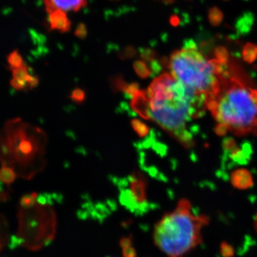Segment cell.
<instances>
[{
    "mask_svg": "<svg viewBox=\"0 0 257 257\" xmlns=\"http://www.w3.org/2000/svg\"><path fill=\"white\" fill-rule=\"evenodd\" d=\"M37 197L36 202L30 207L22 209V228L26 245L32 249H39L55 237L57 230V217L52 207L46 201Z\"/></svg>",
    "mask_w": 257,
    "mask_h": 257,
    "instance_id": "cell-6",
    "label": "cell"
},
{
    "mask_svg": "<svg viewBox=\"0 0 257 257\" xmlns=\"http://www.w3.org/2000/svg\"><path fill=\"white\" fill-rule=\"evenodd\" d=\"M12 73L13 78L10 81V84L16 90L23 92L38 86L39 79L30 74V69L26 64L20 68L13 69Z\"/></svg>",
    "mask_w": 257,
    "mask_h": 257,
    "instance_id": "cell-8",
    "label": "cell"
},
{
    "mask_svg": "<svg viewBox=\"0 0 257 257\" xmlns=\"http://www.w3.org/2000/svg\"><path fill=\"white\" fill-rule=\"evenodd\" d=\"M151 119L176 139L186 148L194 145L188 126L192 120L200 117L207 109V100L165 73L154 79L149 86Z\"/></svg>",
    "mask_w": 257,
    "mask_h": 257,
    "instance_id": "cell-1",
    "label": "cell"
},
{
    "mask_svg": "<svg viewBox=\"0 0 257 257\" xmlns=\"http://www.w3.org/2000/svg\"><path fill=\"white\" fill-rule=\"evenodd\" d=\"M253 23L251 13H246L242 18H239L236 23V29L240 34H245L249 31Z\"/></svg>",
    "mask_w": 257,
    "mask_h": 257,
    "instance_id": "cell-13",
    "label": "cell"
},
{
    "mask_svg": "<svg viewBox=\"0 0 257 257\" xmlns=\"http://www.w3.org/2000/svg\"><path fill=\"white\" fill-rule=\"evenodd\" d=\"M207 107L217 124L218 133L257 136V89L228 74Z\"/></svg>",
    "mask_w": 257,
    "mask_h": 257,
    "instance_id": "cell-2",
    "label": "cell"
},
{
    "mask_svg": "<svg viewBox=\"0 0 257 257\" xmlns=\"http://www.w3.org/2000/svg\"><path fill=\"white\" fill-rule=\"evenodd\" d=\"M209 221L207 216L194 214L190 202L182 199L155 225L154 241L167 256L182 257L202 242V229Z\"/></svg>",
    "mask_w": 257,
    "mask_h": 257,
    "instance_id": "cell-3",
    "label": "cell"
},
{
    "mask_svg": "<svg viewBox=\"0 0 257 257\" xmlns=\"http://www.w3.org/2000/svg\"><path fill=\"white\" fill-rule=\"evenodd\" d=\"M111 88L114 93L126 92L128 84L121 76H116L110 80Z\"/></svg>",
    "mask_w": 257,
    "mask_h": 257,
    "instance_id": "cell-18",
    "label": "cell"
},
{
    "mask_svg": "<svg viewBox=\"0 0 257 257\" xmlns=\"http://www.w3.org/2000/svg\"><path fill=\"white\" fill-rule=\"evenodd\" d=\"M133 67L135 72L140 78L146 79L152 74V69L150 68L144 61H136L134 63Z\"/></svg>",
    "mask_w": 257,
    "mask_h": 257,
    "instance_id": "cell-17",
    "label": "cell"
},
{
    "mask_svg": "<svg viewBox=\"0 0 257 257\" xmlns=\"http://www.w3.org/2000/svg\"><path fill=\"white\" fill-rule=\"evenodd\" d=\"M214 54H215L216 59L220 61L224 64H227L229 61V52L226 50V47L219 46L216 47L214 50Z\"/></svg>",
    "mask_w": 257,
    "mask_h": 257,
    "instance_id": "cell-20",
    "label": "cell"
},
{
    "mask_svg": "<svg viewBox=\"0 0 257 257\" xmlns=\"http://www.w3.org/2000/svg\"><path fill=\"white\" fill-rule=\"evenodd\" d=\"M4 133L9 147L12 167L20 171L22 177L28 179L33 177L37 172L35 165H41L40 162L44 155L45 134L40 128L30 126L20 119L8 121Z\"/></svg>",
    "mask_w": 257,
    "mask_h": 257,
    "instance_id": "cell-5",
    "label": "cell"
},
{
    "mask_svg": "<svg viewBox=\"0 0 257 257\" xmlns=\"http://www.w3.org/2000/svg\"><path fill=\"white\" fill-rule=\"evenodd\" d=\"M243 60L248 63H252L257 58V46L254 44L246 43L243 49Z\"/></svg>",
    "mask_w": 257,
    "mask_h": 257,
    "instance_id": "cell-15",
    "label": "cell"
},
{
    "mask_svg": "<svg viewBox=\"0 0 257 257\" xmlns=\"http://www.w3.org/2000/svg\"><path fill=\"white\" fill-rule=\"evenodd\" d=\"M70 99L76 104H82L85 101L86 93L80 88H76L71 93Z\"/></svg>",
    "mask_w": 257,
    "mask_h": 257,
    "instance_id": "cell-21",
    "label": "cell"
},
{
    "mask_svg": "<svg viewBox=\"0 0 257 257\" xmlns=\"http://www.w3.org/2000/svg\"><path fill=\"white\" fill-rule=\"evenodd\" d=\"M221 251H222L223 255L225 256H231L234 253L232 248L225 243H223L222 246H221Z\"/></svg>",
    "mask_w": 257,
    "mask_h": 257,
    "instance_id": "cell-23",
    "label": "cell"
},
{
    "mask_svg": "<svg viewBox=\"0 0 257 257\" xmlns=\"http://www.w3.org/2000/svg\"><path fill=\"white\" fill-rule=\"evenodd\" d=\"M120 202L133 212L143 213L149 209L147 187L148 182L145 175L138 170L118 182Z\"/></svg>",
    "mask_w": 257,
    "mask_h": 257,
    "instance_id": "cell-7",
    "label": "cell"
},
{
    "mask_svg": "<svg viewBox=\"0 0 257 257\" xmlns=\"http://www.w3.org/2000/svg\"><path fill=\"white\" fill-rule=\"evenodd\" d=\"M0 167V182L6 184L9 188L12 184L14 183L18 177V173L14 167L6 165H1Z\"/></svg>",
    "mask_w": 257,
    "mask_h": 257,
    "instance_id": "cell-12",
    "label": "cell"
},
{
    "mask_svg": "<svg viewBox=\"0 0 257 257\" xmlns=\"http://www.w3.org/2000/svg\"><path fill=\"white\" fill-rule=\"evenodd\" d=\"M171 23H172V25H174V26H177L179 23V19L178 17H172V18H171Z\"/></svg>",
    "mask_w": 257,
    "mask_h": 257,
    "instance_id": "cell-25",
    "label": "cell"
},
{
    "mask_svg": "<svg viewBox=\"0 0 257 257\" xmlns=\"http://www.w3.org/2000/svg\"><path fill=\"white\" fill-rule=\"evenodd\" d=\"M162 1H163L166 4H172L175 0H162Z\"/></svg>",
    "mask_w": 257,
    "mask_h": 257,
    "instance_id": "cell-26",
    "label": "cell"
},
{
    "mask_svg": "<svg viewBox=\"0 0 257 257\" xmlns=\"http://www.w3.org/2000/svg\"><path fill=\"white\" fill-rule=\"evenodd\" d=\"M224 15L218 8L214 7L209 12V20L211 25L214 27L219 26L222 23Z\"/></svg>",
    "mask_w": 257,
    "mask_h": 257,
    "instance_id": "cell-19",
    "label": "cell"
},
{
    "mask_svg": "<svg viewBox=\"0 0 257 257\" xmlns=\"http://www.w3.org/2000/svg\"><path fill=\"white\" fill-rule=\"evenodd\" d=\"M48 14L61 10L66 12H77L87 5V0H42Z\"/></svg>",
    "mask_w": 257,
    "mask_h": 257,
    "instance_id": "cell-9",
    "label": "cell"
},
{
    "mask_svg": "<svg viewBox=\"0 0 257 257\" xmlns=\"http://www.w3.org/2000/svg\"><path fill=\"white\" fill-rule=\"evenodd\" d=\"M165 63L176 79L207 101L219 92L223 79L229 74L226 64L217 59L207 60L197 48L183 47Z\"/></svg>",
    "mask_w": 257,
    "mask_h": 257,
    "instance_id": "cell-4",
    "label": "cell"
},
{
    "mask_svg": "<svg viewBox=\"0 0 257 257\" xmlns=\"http://www.w3.org/2000/svg\"><path fill=\"white\" fill-rule=\"evenodd\" d=\"M122 254L124 257H137V252L135 248L133 247V244L127 245L123 246Z\"/></svg>",
    "mask_w": 257,
    "mask_h": 257,
    "instance_id": "cell-22",
    "label": "cell"
},
{
    "mask_svg": "<svg viewBox=\"0 0 257 257\" xmlns=\"http://www.w3.org/2000/svg\"><path fill=\"white\" fill-rule=\"evenodd\" d=\"M132 126L135 133L140 138H148L150 128L145 123L138 119H134L131 121Z\"/></svg>",
    "mask_w": 257,
    "mask_h": 257,
    "instance_id": "cell-14",
    "label": "cell"
},
{
    "mask_svg": "<svg viewBox=\"0 0 257 257\" xmlns=\"http://www.w3.org/2000/svg\"><path fill=\"white\" fill-rule=\"evenodd\" d=\"M225 1H227V0H225Z\"/></svg>",
    "mask_w": 257,
    "mask_h": 257,
    "instance_id": "cell-28",
    "label": "cell"
},
{
    "mask_svg": "<svg viewBox=\"0 0 257 257\" xmlns=\"http://www.w3.org/2000/svg\"><path fill=\"white\" fill-rule=\"evenodd\" d=\"M8 64H9L10 69L11 70L20 68V67L25 65L23 57L19 53L18 51L17 50L13 51L8 55Z\"/></svg>",
    "mask_w": 257,
    "mask_h": 257,
    "instance_id": "cell-16",
    "label": "cell"
},
{
    "mask_svg": "<svg viewBox=\"0 0 257 257\" xmlns=\"http://www.w3.org/2000/svg\"><path fill=\"white\" fill-rule=\"evenodd\" d=\"M49 22L52 30L60 32H68L71 28V23L67 15L63 11L55 10L49 14Z\"/></svg>",
    "mask_w": 257,
    "mask_h": 257,
    "instance_id": "cell-11",
    "label": "cell"
},
{
    "mask_svg": "<svg viewBox=\"0 0 257 257\" xmlns=\"http://www.w3.org/2000/svg\"><path fill=\"white\" fill-rule=\"evenodd\" d=\"M254 226H255V229H256V231H257V214H256V220H255Z\"/></svg>",
    "mask_w": 257,
    "mask_h": 257,
    "instance_id": "cell-27",
    "label": "cell"
},
{
    "mask_svg": "<svg viewBox=\"0 0 257 257\" xmlns=\"http://www.w3.org/2000/svg\"><path fill=\"white\" fill-rule=\"evenodd\" d=\"M132 109L145 120H152L150 114V99L145 91L138 89L131 96Z\"/></svg>",
    "mask_w": 257,
    "mask_h": 257,
    "instance_id": "cell-10",
    "label": "cell"
},
{
    "mask_svg": "<svg viewBox=\"0 0 257 257\" xmlns=\"http://www.w3.org/2000/svg\"><path fill=\"white\" fill-rule=\"evenodd\" d=\"M75 34L79 38H84L86 35H87V30H86L85 26L82 25V24L79 25V26L77 27V30H76Z\"/></svg>",
    "mask_w": 257,
    "mask_h": 257,
    "instance_id": "cell-24",
    "label": "cell"
}]
</instances>
